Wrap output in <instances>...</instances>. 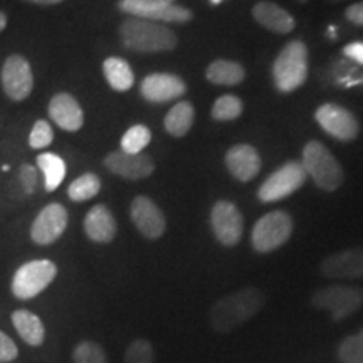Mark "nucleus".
<instances>
[{
	"instance_id": "nucleus-1",
	"label": "nucleus",
	"mask_w": 363,
	"mask_h": 363,
	"mask_svg": "<svg viewBox=\"0 0 363 363\" xmlns=\"http://www.w3.org/2000/svg\"><path fill=\"white\" fill-rule=\"evenodd\" d=\"M264 303V293L257 288H242L225 294L211 308L208 313L211 326L217 333H230L257 315Z\"/></svg>"
},
{
	"instance_id": "nucleus-2",
	"label": "nucleus",
	"mask_w": 363,
	"mask_h": 363,
	"mask_svg": "<svg viewBox=\"0 0 363 363\" xmlns=\"http://www.w3.org/2000/svg\"><path fill=\"white\" fill-rule=\"evenodd\" d=\"M118 34L126 49L143 54L174 51L179 44V38L170 27L138 17H130L121 22Z\"/></svg>"
},
{
	"instance_id": "nucleus-3",
	"label": "nucleus",
	"mask_w": 363,
	"mask_h": 363,
	"mask_svg": "<svg viewBox=\"0 0 363 363\" xmlns=\"http://www.w3.org/2000/svg\"><path fill=\"white\" fill-rule=\"evenodd\" d=\"M308 48L303 40H291L281 49L272 62V81L279 93H293L305 84L308 78Z\"/></svg>"
},
{
	"instance_id": "nucleus-4",
	"label": "nucleus",
	"mask_w": 363,
	"mask_h": 363,
	"mask_svg": "<svg viewBox=\"0 0 363 363\" xmlns=\"http://www.w3.org/2000/svg\"><path fill=\"white\" fill-rule=\"evenodd\" d=\"M301 165L306 175H310L315 184L326 192H335L342 187L345 174L337 157L321 142H308L303 148Z\"/></svg>"
},
{
	"instance_id": "nucleus-5",
	"label": "nucleus",
	"mask_w": 363,
	"mask_h": 363,
	"mask_svg": "<svg viewBox=\"0 0 363 363\" xmlns=\"http://www.w3.org/2000/svg\"><path fill=\"white\" fill-rule=\"evenodd\" d=\"M293 234V219L288 212L272 211L262 216L254 224L251 242L254 251L266 254L272 252L288 242Z\"/></svg>"
},
{
	"instance_id": "nucleus-6",
	"label": "nucleus",
	"mask_w": 363,
	"mask_h": 363,
	"mask_svg": "<svg viewBox=\"0 0 363 363\" xmlns=\"http://www.w3.org/2000/svg\"><path fill=\"white\" fill-rule=\"evenodd\" d=\"M57 276V266L52 261L35 259L22 264L13 274L11 289L17 299L27 301L44 291Z\"/></svg>"
},
{
	"instance_id": "nucleus-7",
	"label": "nucleus",
	"mask_w": 363,
	"mask_h": 363,
	"mask_svg": "<svg viewBox=\"0 0 363 363\" xmlns=\"http://www.w3.org/2000/svg\"><path fill=\"white\" fill-rule=\"evenodd\" d=\"M311 305L316 310L328 311L333 321H342L360 310L363 305V289L342 284L328 286L313 294Z\"/></svg>"
},
{
	"instance_id": "nucleus-8",
	"label": "nucleus",
	"mask_w": 363,
	"mask_h": 363,
	"mask_svg": "<svg viewBox=\"0 0 363 363\" xmlns=\"http://www.w3.org/2000/svg\"><path fill=\"white\" fill-rule=\"evenodd\" d=\"M306 172L301 162H288L262 182L257 197L262 203L283 201L306 184Z\"/></svg>"
},
{
	"instance_id": "nucleus-9",
	"label": "nucleus",
	"mask_w": 363,
	"mask_h": 363,
	"mask_svg": "<svg viewBox=\"0 0 363 363\" xmlns=\"http://www.w3.org/2000/svg\"><path fill=\"white\" fill-rule=\"evenodd\" d=\"M321 130L338 142H353L360 133V123L350 110L337 103H325L315 113Z\"/></svg>"
},
{
	"instance_id": "nucleus-10",
	"label": "nucleus",
	"mask_w": 363,
	"mask_h": 363,
	"mask_svg": "<svg viewBox=\"0 0 363 363\" xmlns=\"http://www.w3.org/2000/svg\"><path fill=\"white\" fill-rule=\"evenodd\" d=\"M211 227L222 246L234 247L242 239L244 219L238 206L229 201H219L211 211Z\"/></svg>"
},
{
	"instance_id": "nucleus-11",
	"label": "nucleus",
	"mask_w": 363,
	"mask_h": 363,
	"mask_svg": "<svg viewBox=\"0 0 363 363\" xmlns=\"http://www.w3.org/2000/svg\"><path fill=\"white\" fill-rule=\"evenodd\" d=\"M2 88L12 101H24L34 88V76L29 61L21 54H12L2 67Z\"/></svg>"
},
{
	"instance_id": "nucleus-12",
	"label": "nucleus",
	"mask_w": 363,
	"mask_h": 363,
	"mask_svg": "<svg viewBox=\"0 0 363 363\" xmlns=\"http://www.w3.org/2000/svg\"><path fill=\"white\" fill-rule=\"evenodd\" d=\"M67 220V211L61 203H49L35 217L30 225V239L38 246H49L65 234Z\"/></svg>"
},
{
	"instance_id": "nucleus-13",
	"label": "nucleus",
	"mask_w": 363,
	"mask_h": 363,
	"mask_svg": "<svg viewBox=\"0 0 363 363\" xmlns=\"http://www.w3.org/2000/svg\"><path fill=\"white\" fill-rule=\"evenodd\" d=\"M130 217L138 233L150 240L160 239L165 234L167 219L162 208L147 195H138L130 207Z\"/></svg>"
},
{
	"instance_id": "nucleus-14",
	"label": "nucleus",
	"mask_w": 363,
	"mask_h": 363,
	"mask_svg": "<svg viewBox=\"0 0 363 363\" xmlns=\"http://www.w3.org/2000/svg\"><path fill=\"white\" fill-rule=\"evenodd\" d=\"M103 163L111 174L126 180L148 179V177L155 172V162L152 160V157L145 155V153L130 155V153L116 150V152L108 153V155L104 157Z\"/></svg>"
},
{
	"instance_id": "nucleus-15",
	"label": "nucleus",
	"mask_w": 363,
	"mask_h": 363,
	"mask_svg": "<svg viewBox=\"0 0 363 363\" xmlns=\"http://www.w3.org/2000/svg\"><path fill=\"white\" fill-rule=\"evenodd\" d=\"M140 93L148 103H167L184 96L187 93V84L177 74L153 72L142 81Z\"/></svg>"
},
{
	"instance_id": "nucleus-16",
	"label": "nucleus",
	"mask_w": 363,
	"mask_h": 363,
	"mask_svg": "<svg viewBox=\"0 0 363 363\" xmlns=\"http://www.w3.org/2000/svg\"><path fill=\"white\" fill-rule=\"evenodd\" d=\"M118 11L128 13L131 17H138V19L153 22H175V24H187L194 17V13L187 7L175 6V4L145 6V4H136L131 2V0H120L118 2Z\"/></svg>"
},
{
	"instance_id": "nucleus-17",
	"label": "nucleus",
	"mask_w": 363,
	"mask_h": 363,
	"mask_svg": "<svg viewBox=\"0 0 363 363\" xmlns=\"http://www.w3.org/2000/svg\"><path fill=\"white\" fill-rule=\"evenodd\" d=\"M320 271L330 279L363 278V247H352L331 254L321 262Z\"/></svg>"
},
{
	"instance_id": "nucleus-18",
	"label": "nucleus",
	"mask_w": 363,
	"mask_h": 363,
	"mask_svg": "<svg viewBox=\"0 0 363 363\" xmlns=\"http://www.w3.org/2000/svg\"><path fill=\"white\" fill-rule=\"evenodd\" d=\"M225 167L239 182H251L261 172V157L252 145L239 143L225 153Z\"/></svg>"
},
{
	"instance_id": "nucleus-19",
	"label": "nucleus",
	"mask_w": 363,
	"mask_h": 363,
	"mask_svg": "<svg viewBox=\"0 0 363 363\" xmlns=\"http://www.w3.org/2000/svg\"><path fill=\"white\" fill-rule=\"evenodd\" d=\"M49 116L59 128L78 131L84 125V113L81 104L69 93H57L49 103Z\"/></svg>"
},
{
	"instance_id": "nucleus-20",
	"label": "nucleus",
	"mask_w": 363,
	"mask_h": 363,
	"mask_svg": "<svg viewBox=\"0 0 363 363\" xmlns=\"http://www.w3.org/2000/svg\"><path fill=\"white\" fill-rule=\"evenodd\" d=\"M116 219L104 203L94 206L84 217V233L89 240L98 244H110L116 238Z\"/></svg>"
},
{
	"instance_id": "nucleus-21",
	"label": "nucleus",
	"mask_w": 363,
	"mask_h": 363,
	"mask_svg": "<svg viewBox=\"0 0 363 363\" xmlns=\"http://www.w3.org/2000/svg\"><path fill=\"white\" fill-rule=\"evenodd\" d=\"M252 17L264 29L271 30L274 34H289L296 27V21H294L291 13L278 6V4L267 2V0L257 2L252 7Z\"/></svg>"
},
{
	"instance_id": "nucleus-22",
	"label": "nucleus",
	"mask_w": 363,
	"mask_h": 363,
	"mask_svg": "<svg viewBox=\"0 0 363 363\" xmlns=\"http://www.w3.org/2000/svg\"><path fill=\"white\" fill-rule=\"evenodd\" d=\"M13 328L29 347H40L45 340V328L38 315L29 310H16L12 313Z\"/></svg>"
},
{
	"instance_id": "nucleus-23",
	"label": "nucleus",
	"mask_w": 363,
	"mask_h": 363,
	"mask_svg": "<svg viewBox=\"0 0 363 363\" xmlns=\"http://www.w3.org/2000/svg\"><path fill=\"white\" fill-rule=\"evenodd\" d=\"M103 74L108 84L118 91V93H125V91L131 89V86L135 84V72L123 57L111 56L104 59Z\"/></svg>"
},
{
	"instance_id": "nucleus-24",
	"label": "nucleus",
	"mask_w": 363,
	"mask_h": 363,
	"mask_svg": "<svg viewBox=\"0 0 363 363\" xmlns=\"http://www.w3.org/2000/svg\"><path fill=\"white\" fill-rule=\"evenodd\" d=\"M207 79L217 86H238L246 78L244 67L235 61L227 59H216L208 65L206 71Z\"/></svg>"
},
{
	"instance_id": "nucleus-25",
	"label": "nucleus",
	"mask_w": 363,
	"mask_h": 363,
	"mask_svg": "<svg viewBox=\"0 0 363 363\" xmlns=\"http://www.w3.org/2000/svg\"><path fill=\"white\" fill-rule=\"evenodd\" d=\"M195 120V110L192 103L189 101H180L175 106L170 108V111L167 113L165 120H163V126H165L167 133H170L175 138L185 136L192 128Z\"/></svg>"
},
{
	"instance_id": "nucleus-26",
	"label": "nucleus",
	"mask_w": 363,
	"mask_h": 363,
	"mask_svg": "<svg viewBox=\"0 0 363 363\" xmlns=\"http://www.w3.org/2000/svg\"><path fill=\"white\" fill-rule=\"evenodd\" d=\"M38 167L44 175V189L48 192H54L66 177V162L56 153H40Z\"/></svg>"
},
{
	"instance_id": "nucleus-27",
	"label": "nucleus",
	"mask_w": 363,
	"mask_h": 363,
	"mask_svg": "<svg viewBox=\"0 0 363 363\" xmlns=\"http://www.w3.org/2000/svg\"><path fill=\"white\" fill-rule=\"evenodd\" d=\"M101 190V180L96 174H88L81 175L76 179L72 184L67 187V197L71 199L72 202H86L89 199L96 197Z\"/></svg>"
},
{
	"instance_id": "nucleus-28",
	"label": "nucleus",
	"mask_w": 363,
	"mask_h": 363,
	"mask_svg": "<svg viewBox=\"0 0 363 363\" xmlns=\"http://www.w3.org/2000/svg\"><path fill=\"white\" fill-rule=\"evenodd\" d=\"M244 104L242 99L234 96V94H224L217 98L214 106H212L211 116L216 121H234L242 115Z\"/></svg>"
},
{
	"instance_id": "nucleus-29",
	"label": "nucleus",
	"mask_w": 363,
	"mask_h": 363,
	"mask_svg": "<svg viewBox=\"0 0 363 363\" xmlns=\"http://www.w3.org/2000/svg\"><path fill=\"white\" fill-rule=\"evenodd\" d=\"M150 142H152V131H150L148 126L135 125L123 135L120 150L130 153V155H138L148 147Z\"/></svg>"
},
{
	"instance_id": "nucleus-30",
	"label": "nucleus",
	"mask_w": 363,
	"mask_h": 363,
	"mask_svg": "<svg viewBox=\"0 0 363 363\" xmlns=\"http://www.w3.org/2000/svg\"><path fill=\"white\" fill-rule=\"evenodd\" d=\"M72 363H108V357L101 345L84 340L72 350Z\"/></svg>"
},
{
	"instance_id": "nucleus-31",
	"label": "nucleus",
	"mask_w": 363,
	"mask_h": 363,
	"mask_svg": "<svg viewBox=\"0 0 363 363\" xmlns=\"http://www.w3.org/2000/svg\"><path fill=\"white\" fill-rule=\"evenodd\" d=\"M338 358L342 363H363V328L340 343Z\"/></svg>"
},
{
	"instance_id": "nucleus-32",
	"label": "nucleus",
	"mask_w": 363,
	"mask_h": 363,
	"mask_svg": "<svg viewBox=\"0 0 363 363\" xmlns=\"http://www.w3.org/2000/svg\"><path fill=\"white\" fill-rule=\"evenodd\" d=\"M153 360H155V352L152 343L145 338H138L128 345L123 363H153Z\"/></svg>"
},
{
	"instance_id": "nucleus-33",
	"label": "nucleus",
	"mask_w": 363,
	"mask_h": 363,
	"mask_svg": "<svg viewBox=\"0 0 363 363\" xmlns=\"http://www.w3.org/2000/svg\"><path fill=\"white\" fill-rule=\"evenodd\" d=\"M333 78L335 83L345 88H350V86L363 84V74L357 67L348 65L347 61H338V65L333 66Z\"/></svg>"
},
{
	"instance_id": "nucleus-34",
	"label": "nucleus",
	"mask_w": 363,
	"mask_h": 363,
	"mask_svg": "<svg viewBox=\"0 0 363 363\" xmlns=\"http://www.w3.org/2000/svg\"><path fill=\"white\" fill-rule=\"evenodd\" d=\"M52 140H54L52 126L45 120L35 121V125L33 126V131H30V136H29L30 148L34 150L45 148L52 143Z\"/></svg>"
},
{
	"instance_id": "nucleus-35",
	"label": "nucleus",
	"mask_w": 363,
	"mask_h": 363,
	"mask_svg": "<svg viewBox=\"0 0 363 363\" xmlns=\"http://www.w3.org/2000/svg\"><path fill=\"white\" fill-rule=\"evenodd\" d=\"M19 179H21L22 187H24V190H26V194L30 195L35 192V189H38L39 175H38V170H35L33 165H29V163L21 165Z\"/></svg>"
},
{
	"instance_id": "nucleus-36",
	"label": "nucleus",
	"mask_w": 363,
	"mask_h": 363,
	"mask_svg": "<svg viewBox=\"0 0 363 363\" xmlns=\"http://www.w3.org/2000/svg\"><path fill=\"white\" fill-rule=\"evenodd\" d=\"M19 357V348L7 333L0 331V362H13Z\"/></svg>"
},
{
	"instance_id": "nucleus-37",
	"label": "nucleus",
	"mask_w": 363,
	"mask_h": 363,
	"mask_svg": "<svg viewBox=\"0 0 363 363\" xmlns=\"http://www.w3.org/2000/svg\"><path fill=\"white\" fill-rule=\"evenodd\" d=\"M345 57L350 59L352 62L363 66V43H352L343 48Z\"/></svg>"
},
{
	"instance_id": "nucleus-38",
	"label": "nucleus",
	"mask_w": 363,
	"mask_h": 363,
	"mask_svg": "<svg viewBox=\"0 0 363 363\" xmlns=\"http://www.w3.org/2000/svg\"><path fill=\"white\" fill-rule=\"evenodd\" d=\"M345 19L355 26H363V2H357L353 6L347 7L345 11Z\"/></svg>"
},
{
	"instance_id": "nucleus-39",
	"label": "nucleus",
	"mask_w": 363,
	"mask_h": 363,
	"mask_svg": "<svg viewBox=\"0 0 363 363\" xmlns=\"http://www.w3.org/2000/svg\"><path fill=\"white\" fill-rule=\"evenodd\" d=\"M136 4H145V6H167V4H174L175 0H131Z\"/></svg>"
},
{
	"instance_id": "nucleus-40",
	"label": "nucleus",
	"mask_w": 363,
	"mask_h": 363,
	"mask_svg": "<svg viewBox=\"0 0 363 363\" xmlns=\"http://www.w3.org/2000/svg\"><path fill=\"white\" fill-rule=\"evenodd\" d=\"M27 4H35V6H56V4L65 2V0H22Z\"/></svg>"
},
{
	"instance_id": "nucleus-41",
	"label": "nucleus",
	"mask_w": 363,
	"mask_h": 363,
	"mask_svg": "<svg viewBox=\"0 0 363 363\" xmlns=\"http://www.w3.org/2000/svg\"><path fill=\"white\" fill-rule=\"evenodd\" d=\"M6 27H7V16L2 11H0V33H2Z\"/></svg>"
},
{
	"instance_id": "nucleus-42",
	"label": "nucleus",
	"mask_w": 363,
	"mask_h": 363,
	"mask_svg": "<svg viewBox=\"0 0 363 363\" xmlns=\"http://www.w3.org/2000/svg\"><path fill=\"white\" fill-rule=\"evenodd\" d=\"M328 35H330V38H331V39H335V38H337V29H335V27H333V26H331V27H330V29H328Z\"/></svg>"
},
{
	"instance_id": "nucleus-43",
	"label": "nucleus",
	"mask_w": 363,
	"mask_h": 363,
	"mask_svg": "<svg viewBox=\"0 0 363 363\" xmlns=\"http://www.w3.org/2000/svg\"><path fill=\"white\" fill-rule=\"evenodd\" d=\"M222 0H211V4H214V6H219Z\"/></svg>"
},
{
	"instance_id": "nucleus-44",
	"label": "nucleus",
	"mask_w": 363,
	"mask_h": 363,
	"mask_svg": "<svg viewBox=\"0 0 363 363\" xmlns=\"http://www.w3.org/2000/svg\"><path fill=\"white\" fill-rule=\"evenodd\" d=\"M331 2H343V0H331Z\"/></svg>"
},
{
	"instance_id": "nucleus-45",
	"label": "nucleus",
	"mask_w": 363,
	"mask_h": 363,
	"mask_svg": "<svg viewBox=\"0 0 363 363\" xmlns=\"http://www.w3.org/2000/svg\"><path fill=\"white\" fill-rule=\"evenodd\" d=\"M298 2H308V0H298Z\"/></svg>"
},
{
	"instance_id": "nucleus-46",
	"label": "nucleus",
	"mask_w": 363,
	"mask_h": 363,
	"mask_svg": "<svg viewBox=\"0 0 363 363\" xmlns=\"http://www.w3.org/2000/svg\"><path fill=\"white\" fill-rule=\"evenodd\" d=\"M0 363H4V362H0Z\"/></svg>"
}]
</instances>
